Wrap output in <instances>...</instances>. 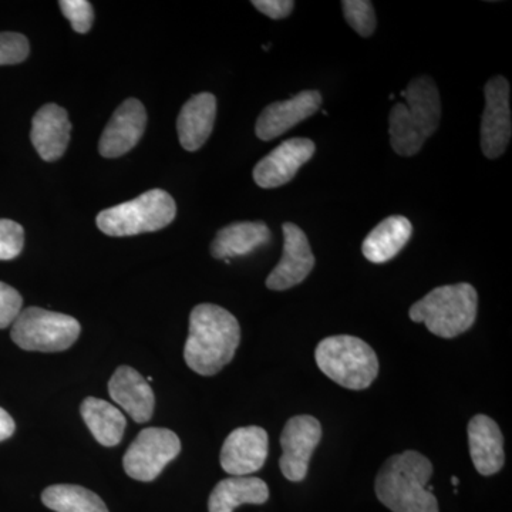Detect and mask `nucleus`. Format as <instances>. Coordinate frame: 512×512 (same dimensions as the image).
Wrapping results in <instances>:
<instances>
[{
    "label": "nucleus",
    "instance_id": "nucleus-1",
    "mask_svg": "<svg viewBox=\"0 0 512 512\" xmlns=\"http://www.w3.org/2000/svg\"><path fill=\"white\" fill-rule=\"evenodd\" d=\"M239 342L241 328L237 318L221 306L201 303L191 312L185 363L198 375H217L234 359Z\"/></svg>",
    "mask_w": 512,
    "mask_h": 512
},
{
    "label": "nucleus",
    "instance_id": "nucleus-2",
    "mask_svg": "<svg viewBox=\"0 0 512 512\" xmlns=\"http://www.w3.org/2000/svg\"><path fill=\"white\" fill-rule=\"evenodd\" d=\"M394 104L389 116L390 144L396 154L412 157L420 153L427 138L439 128L441 100L437 84L429 76L412 80Z\"/></svg>",
    "mask_w": 512,
    "mask_h": 512
},
{
    "label": "nucleus",
    "instance_id": "nucleus-3",
    "mask_svg": "<svg viewBox=\"0 0 512 512\" xmlns=\"http://www.w3.org/2000/svg\"><path fill=\"white\" fill-rule=\"evenodd\" d=\"M433 464L419 451L387 458L377 473V500L392 512H440L439 501L427 490Z\"/></svg>",
    "mask_w": 512,
    "mask_h": 512
},
{
    "label": "nucleus",
    "instance_id": "nucleus-4",
    "mask_svg": "<svg viewBox=\"0 0 512 512\" xmlns=\"http://www.w3.org/2000/svg\"><path fill=\"white\" fill-rule=\"evenodd\" d=\"M478 295L473 285L440 286L414 303L409 316L414 323H424L433 335L454 339L467 332L477 318Z\"/></svg>",
    "mask_w": 512,
    "mask_h": 512
},
{
    "label": "nucleus",
    "instance_id": "nucleus-5",
    "mask_svg": "<svg viewBox=\"0 0 512 512\" xmlns=\"http://www.w3.org/2000/svg\"><path fill=\"white\" fill-rule=\"evenodd\" d=\"M323 375L349 390H365L379 375V359L365 340L339 335L323 339L315 350Z\"/></svg>",
    "mask_w": 512,
    "mask_h": 512
},
{
    "label": "nucleus",
    "instance_id": "nucleus-6",
    "mask_svg": "<svg viewBox=\"0 0 512 512\" xmlns=\"http://www.w3.org/2000/svg\"><path fill=\"white\" fill-rule=\"evenodd\" d=\"M177 215L174 198L163 190L144 192L134 200L107 208L97 215V227L109 237H133L160 231Z\"/></svg>",
    "mask_w": 512,
    "mask_h": 512
},
{
    "label": "nucleus",
    "instance_id": "nucleus-7",
    "mask_svg": "<svg viewBox=\"0 0 512 512\" xmlns=\"http://www.w3.org/2000/svg\"><path fill=\"white\" fill-rule=\"evenodd\" d=\"M80 323L64 313L28 308L12 325L13 342L28 352H63L80 336Z\"/></svg>",
    "mask_w": 512,
    "mask_h": 512
},
{
    "label": "nucleus",
    "instance_id": "nucleus-8",
    "mask_svg": "<svg viewBox=\"0 0 512 512\" xmlns=\"http://www.w3.org/2000/svg\"><path fill=\"white\" fill-rule=\"evenodd\" d=\"M181 441L174 431L150 427L141 431L124 454L123 466L128 477L150 483L160 476L168 463L180 454Z\"/></svg>",
    "mask_w": 512,
    "mask_h": 512
},
{
    "label": "nucleus",
    "instance_id": "nucleus-9",
    "mask_svg": "<svg viewBox=\"0 0 512 512\" xmlns=\"http://www.w3.org/2000/svg\"><path fill=\"white\" fill-rule=\"evenodd\" d=\"M510 83L495 76L485 84V107L481 120V150L490 160L503 156L512 136Z\"/></svg>",
    "mask_w": 512,
    "mask_h": 512
},
{
    "label": "nucleus",
    "instance_id": "nucleus-10",
    "mask_svg": "<svg viewBox=\"0 0 512 512\" xmlns=\"http://www.w3.org/2000/svg\"><path fill=\"white\" fill-rule=\"evenodd\" d=\"M322 434L320 421L308 414L288 420L281 434L284 454L279 460V467L286 480L292 483H301L305 480L313 451L322 440Z\"/></svg>",
    "mask_w": 512,
    "mask_h": 512
},
{
    "label": "nucleus",
    "instance_id": "nucleus-11",
    "mask_svg": "<svg viewBox=\"0 0 512 512\" xmlns=\"http://www.w3.org/2000/svg\"><path fill=\"white\" fill-rule=\"evenodd\" d=\"M282 232L284 254L274 271L266 278V288L271 291H286L302 284L315 266V256L305 232L292 222H285Z\"/></svg>",
    "mask_w": 512,
    "mask_h": 512
},
{
    "label": "nucleus",
    "instance_id": "nucleus-12",
    "mask_svg": "<svg viewBox=\"0 0 512 512\" xmlns=\"http://www.w3.org/2000/svg\"><path fill=\"white\" fill-rule=\"evenodd\" d=\"M315 151V143L309 138H291L284 141L255 165V184L271 190L291 183L302 165L311 160Z\"/></svg>",
    "mask_w": 512,
    "mask_h": 512
},
{
    "label": "nucleus",
    "instance_id": "nucleus-13",
    "mask_svg": "<svg viewBox=\"0 0 512 512\" xmlns=\"http://www.w3.org/2000/svg\"><path fill=\"white\" fill-rule=\"evenodd\" d=\"M269 437L262 427H239L232 431L221 450V467L232 477H248L264 467Z\"/></svg>",
    "mask_w": 512,
    "mask_h": 512
},
{
    "label": "nucleus",
    "instance_id": "nucleus-14",
    "mask_svg": "<svg viewBox=\"0 0 512 512\" xmlns=\"http://www.w3.org/2000/svg\"><path fill=\"white\" fill-rule=\"evenodd\" d=\"M322 106V94L318 90H303L289 100L269 104L256 120V137L271 141L286 131L309 119Z\"/></svg>",
    "mask_w": 512,
    "mask_h": 512
},
{
    "label": "nucleus",
    "instance_id": "nucleus-15",
    "mask_svg": "<svg viewBox=\"0 0 512 512\" xmlns=\"http://www.w3.org/2000/svg\"><path fill=\"white\" fill-rule=\"evenodd\" d=\"M146 124L147 113L143 103L137 99L123 101L101 134V156L117 158L133 150L143 137Z\"/></svg>",
    "mask_w": 512,
    "mask_h": 512
},
{
    "label": "nucleus",
    "instance_id": "nucleus-16",
    "mask_svg": "<svg viewBox=\"0 0 512 512\" xmlns=\"http://www.w3.org/2000/svg\"><path fill=\"white\" fill-rule=\"evenodd\" d=\"M468 446L474 467L481 476L490 477L504 467V436L491 417L477 414L468 423Z\"/></svg>",
    "mask_w": 512,
    "mask_h": 512
},
{
    "label": "nucleus",
    "instance_id": "nucleus-17",
    "mask_svg": "<svg viewBox=\"0 0 512 512\" xmlns=\"http://www.w3.org/2000/svg\"><path fill=\"white\" fill-rule=\"evenodd\" d=\"M109 393L136 423H147L154 413V392L150 383L133 367L121 366L109 382Z\"/></svg>",
    "mask_w": 512,
    "mask_h": 512
},
{
    "label": "nucleus",
    "instance_id": "nucleus-18",
    "mask_svg": "<svg viewBox=\"0 0 512 512\" xmlns=\"http://www.w3.org/2000/svg\"><path fill=\"white\" fill-rule=\"evenodd\" d=\"M70 131L72 123L67 111L57 104H46L33 117L30 138L43 160L56 161L69 146Z\"/></svg>",
    "mask_w": 512,
    "mask_h": 512
},
{
    "label": "nucleus",
    "instance_id": "nucleus-19",
    "mask_svg": "<svg viewBox=\"0 0 512 512\" xmlns=\"http://www.w3.org/2000/svg\"><path fill=\"white\" fill-rule=\"evenodd\" d=\"M215 117L217 99L214 94H197L184 104L177 120L178 137L184 150L192 153L207 143L214 128Z\"/></svg>",
    "mask_w": 512,
    "mask_h": 512
},
{
    "label": "nucleus",
    "instance_id": "nucleus-20",
    "mask_svg": "<svg viewBox=\"0 0 512 512\" xmlns=\"http://www.w3.org/2000/svg\"><path fill=\"white\" fill-rule=\"evenodd\" d=\"M271 241V229L262 221L234 222L220 229L211 244V254L215 259L238 258L264 247Z\"/></svg>",
    "mask_w": 512,
    "mask_h": 512
},
{
    "label": "nucleus",
    "instance_id": "nucleus-21",
    "mask_svg": "<svg viewBox=\"0 0 512 512\" xmlns=\"http://www.w3.org/2000/svg\"><path fill=\"white\" fill-rule=\"evenodd\" d=\"M412 234V222L403 215H393L367 235L362 245L363 255L373 264H384L406 247Z\"/></svg>",
    "mask_w": 512,
    "mask_h": 512
},
{
    "label": "nucleus",
    "instance_id": "nucleus-22",
    "mask_svg": "<svg viewBox=\"0 0 512 512\" xmlns=\"http://www.w3.org/2000/svg\"><path fill=\"white\" fill-rule=\"evenodd\" d=\"M269 500L268 484L258 477H229L215 485L208 501L210 512H234L244 504H265Z\"/></svg>",
    "mask_w": 512,
    "mask_h": 512
},
{
    "label": "nucleus",
    "instance_id": "nucleus-23",
    "mask_svg": "<svg viewBox=\"0 0 512 512\" xmlns=\"http://www.w3.org/2000/svg\"><path fill=\"white\" fill-rule=\"evenodd\" d=\"M80 412L84 423L101 446L114 447L123 439L126 417L113 404L96 397H87Z\"/></svg>",
    "mask_w": 512,
    "mask_h": 512
},
{
    "label": "nucleus",
    "instance_id": "nucleus-24",
    "mask_svg": "<svg viewBox=\"0 0 512 512\" xmlns=\"http://www.w3.org/2000/svg\"><path fill=\"white\" fill-rule=\"evenodd\" d=\"M42 501L56 512H109L99 495L80 485H52L43 491Z\"/></svg>",
    "mask_w": 512,
    "mask_h": 512
},
{
    "label": "nucleus",
    "instance_id": "nucleus-25",
    "mask_svg": "<svg viewBox=\"0 0 512 512\" xmlns=\"http://www.w3.org/2000/svg\"><path fill=\"white\" fill-rule=\"evenodd\" d=\"M343 15L357 35L370 37L375 33L377 20L373 3L369 0H343Z\"/></svg>",
    "mask_w": 512,
    "mask_h": 512
},
{
    "label": "nucleus",
    "instance_id": "nucleus-26",
    "mask_svg": "<svg viewBox=\"0 0 512 512\" xmlns=\"http://www.w3.org/2000/svg\"><path fill=\"white\" fill-rule=\"evenodd\" d=\"M25 229L18 222L0 220V261H10L22 252Z\"/></svg>",
    "mask_w": 512,
    "mask_h": 512
},
{
    "label": "nucleus",
    "instance_id": "nucleus-27",
    "mask_svg": "<svg viewBox=\"0 0 512 512\" xmlns=\"http://www.w3.org/2000/svg\"><path fill=\"white\" fill-rule=\"evenodd\" d=\"M29 40L20 33H0V66H12L28 59Z\"/></svg>",
    "mask_w": 512,
    "mask_h": 512
},
{
    "label": "nucleus",
    "instance_id": "nucleus-28",
    "mask_svg": "<svg viewBox=\"0 0 512 512\" xmlns=\"http://www.w3.org/2000/svg\"><path fill=\"white\" fill-rule=\"evenodd\" d=\"M60 10L66 19L72 23L77 33L89 32L94 22V10L92 3L87 0H62L59 3Z\"/></svg>",
    "mask_w": 512,
    "mask_h": 512
},
{
    "label": "nucleus",
    "instance_id": "nucleus-29",
    "mask_svg": "<svg viewBox=\"0 0 512 512\" xmlns=\"http://www.w3.org/2000/svg\"><path fill=\"white\" fill-rule=\"evenodd\" d=\"M23 299L12 286L0 282V329L12 326L22 312Z\"/></svg>",
    "mask_w": 512,
    "mask_h": 512
},
{
    "label": "nucleus",
    "instance_id": "nucleus-30",
    "mask_svg": "<svg viewBox=\"0 0 512 512\" xmlns=\"http://www.w3.org/2000/svg\"><path fill=\"white\" fill-rule=\"evenodd\" d=\"M252 5L268 18L279 20L291 15L295 2L292 0H254Z\"/></svg>",
    "mask_w": 512,
    "mask_h": 512
},
{
    "label": "nucleus",
    "instance_id": "nucleus-31",
    "mask_svg": "<svg viewBox=\"0 0 512 512\" xmlns=\"http://www.w3.org/2000/svg\"><path fill=\"white\" fill-rule=\"evenodd\" d=\"M16 424L10 414L0 407V441L8 440L15 433Z\"/></svg>",
    "mask_w": 512,
    "mask_h": 512
},
{
    "label": "nucleus",
    "instance_id": "nucleus-32",
    "mask_svg": "<svg viewBox=\"0 0 512 512\" xmlns=\"http://www.w3.org/2000/svg\"><path fill=\"white\" fill-rule=\"evenodd\" d=\"M451 481H453L454 487H457V485H458V478L457 477H453V478H451Z\"/></svg>",
    "mask_w": 512,
    "mask_h": 512
}]
</instances>
